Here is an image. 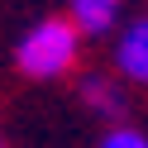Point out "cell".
Here are the masks:
<instances>
[{
  "label": "cell",
  "mask_w": 148,
  "mask_h": 148,
  "mask_svg": "<svg viewBox=\"0 0 148 148\" xmlns=\"http://www.w3.org/2000/svg\"><path fill=\"white\" fill-rule=\"evenodd\" d=\"M81 58V34L72 19L53 14V19H38L29 34L19 38L14 48V67L34 81H53V77H67Z\"/></svg>",
  "instance_id": "6da1fadb"
},
{
  "label": "cell",
  "mask_w": 148,
  "mask_h": 148,
  "mask_svg": "<svg viewBox=\"0 0 148 148\" xmlns=\"http://www.w3.org/2000/svg\"><path fill=\"white\" fill-rule=\"evenodd\" d=\"M81 105H86L96 119H110V124H119V119L129 115L124 86H119L115 77H100V72H91V77L81 81Z\"/></svg>",
  "instance_id": "7a4b0ae2"
},
{
  "label": "cell",
  "mask_w": 148,
  "mask_h": 148,
  "mask_svg": "<svg viewBox=\"0 0 148 148\" xmlns=\"http://www.w3.org/2000/svg\"><path fill=\"white\" fill-rule=\"evenodd\" d=\"M115 67L124 81H138L148 86V19H134L115 43Z\"/></svg>",
  "instance_id": "3957f363"
},
{
  "label": "cell",
  "mask_w": 148,
  "mask_h": 148,
  "mask_svg": "<svg viewBox=\"0 0 148 148\" xmlns=\"http://www.w3.org/2000/svg\"><path fill=\"white\" fill-rule=\"evenodd\" d=\"M119 5H124V0H72V14H67V19L77 24L81 38H86V34H91V38H100V34L115 29Z\"/></svg>",
  "instance_id": "277c9868"
},
{
  "label": "cell",
  "mask_w": 148,
  "mask_h": 148,
  "mask_svg": "<svg viewBox=\"0 0 148 148\" xmlns=\"http://www.w3.org/2000/svg\"><path fill=\"white\" fill-rule=\"evenodd\" d=\"M96 148H148V134L134 124H110L105 134L96 138Z\"/></svg>",
  "instance_id": "5b68a950"
},
{
  "label": "cell",
  "mask_w": 148,
  "mask_h": 148,
  "mask_svg": "<svg viewBox=\"0 0 148 148\" xmlns=\"http://www.w3.org/2000/svg\"><path fill=\"white\" fill-rule=\"evenodd\" d=\"M0 148H5V138H0Z\"/></svg>",
  "instance_id": "8992f818"
}]
</instances>
